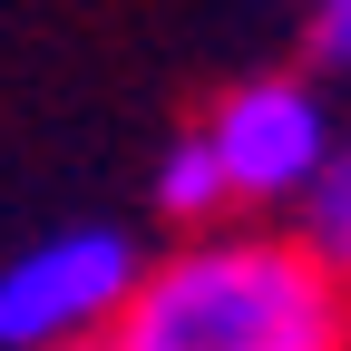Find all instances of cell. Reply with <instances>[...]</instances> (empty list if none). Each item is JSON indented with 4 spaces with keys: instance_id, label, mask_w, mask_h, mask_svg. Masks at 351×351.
Wrapping results in <instances>:
<instances>
[{
    "instance_id": "277c9868",
    "label": "cell",
    "mask_w": 351,
    "mask_h": 351,
    "mask_svg": "<svg viewBox=\"0 0 351 351\" xmlns=\"http://www.w3.org/2000/svg\"><path fill=\"white\" fill-rule=\"evenodd\" d=\"M293 215H302L293 234H302V244H313V254L332 263V274L351 283V137L322 156V176H313V186L293 195Z\"/></svg>"
},
{
    "instance_id": "8992f818",
    "label": "cell",
    "mask_w": 351,
    "mask_h": 351,
    "mask_svg": "<svg viewBox=\"0 0 351 351\" xmlns=\"http://www.w3.org/2000/svg\"><path fill=\"white\" fill-rule=\"evenodd\" d=\"M313 49L322 69H351V0H313Z\"/></svg>"
},
{
    "instance_id": "3957f363",
    "label": "cell",
    "mask_w": 351,
    "mask_h": 351,
    "mask_svg": "<svg viewBox=\"0 0 351 351\" xmlns=\"http://www.w3.org/2000/svg\"><path fill=\"white\" fill-rule=\"evenodd\" d=\"M205 147H215V166H225L234 205H293L322 176V156L341 147V127H332L313 78H244V88L215 98Z\"/></svg>"
},
{
    "instance_id": "7a4b0ae2",
    "label": "cell",
    "mask_w": 351,
    "mask_h": 351,
    "mask_svg": "<svg viewBox=\"0 0 351 351\" xmlns=\"http://www.w3.org/2000/svg\"><path fill=\"white\" fill-rule=\"evenodd\" d=\"M137 234L117 225H69V234H39L29 254L0 263V351H88L127 283H137Z\"/></svg>"
},
{
    "instance_id": "6da1fadb",
    "label": "cell",
    "mask_w": 351,
    "mask_h": 351,
    "mask_svg": "<svg viewBox=\"0 0 351 351\" xmlns=\"http://www.w3.org/2000/svg\"><path fill=\"white\" fill-rule=\"evenodd\" d=\"M88 351H351V283L274 225L195 234L166 263H137Z\"/></svg>"
},
{
    "instance_id": "5b68a950",
    "label": "cell",
    "mask_w": 351,
    "mask_h": 351,
    "mask_svg": "<svg viewBox=\"0 0 351 351\" xmlns=\"http://www.w3.org/2000/svg\"><path fill=\"white\" fill-rule=\"evenodd\" d=\"M156 205L176 215V225H215V215L234 205V195H225V166H215V147H205V127L166 147V166H156Z\"/></svg>"
}]
</instances>
